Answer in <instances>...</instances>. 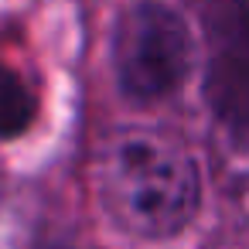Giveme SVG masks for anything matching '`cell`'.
Segmentation results:
<instances>
[{"label": "cell", "instance_id": "4", "mask_svg": "<svg viewBox=\"0 0 249 249\" xmlns=\"http://www.w3.org/2000/svg\"><path fill=\"white\" fill-rule=\"evenodd\" d=\"M38 116V92L11 65H0V140H18Z\"/></svg>", "mask_w": 249, "mask_h": 249}, {"label": "cell", "instance_id": "2", "mask_svg": "<svg viewBox=\"0 0 249 249\" xmlns=\"http://www.w3.org/2000/svg\"><path fill=\"white\" fill-rule=\"evenodd\" d=\"M191 58L195 38L174 7L137 0L123 11L113 35V72L126 99L160 103L174 96L191 75Z\"/></svg>", "mask_w": 249, "mask_h": 249}, {"label": "cell", "instance_id": "1", "mask_svg": "<svg viewBox=\"0 0 249 249\" xmlns=\"http://www.w3.org/2000/svg\"><path fill=\"white\" fill-rule=\"evenodd\" d=\"M96 191L120 232L160 242L181 235L198 218L201 171L195 154L174 133L123 126L99 147Z\"/></svg>", "mask_w": 249, "mask_h": 249}, {"label": "cell", "instance_id": "3", "mask_svg": "<svg viewBox=\"0 0 249 249\" xmlns=\"http://www.w3.org/2000/svg\"><path fill=\"white\" fill-rule=\"evenodd\" d=\"M208 45L205 99L239 137H249V0H195Z\"/></svg>", "mask_w": 249, "mask_h": 249}]
</instances>
